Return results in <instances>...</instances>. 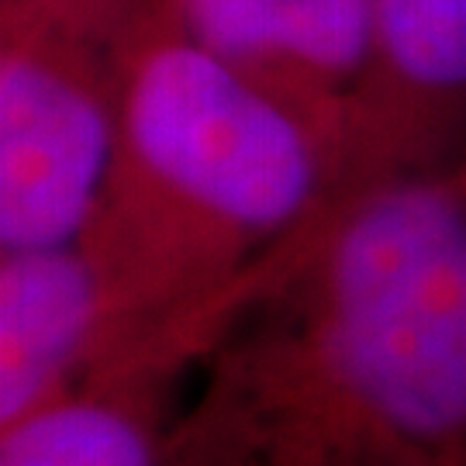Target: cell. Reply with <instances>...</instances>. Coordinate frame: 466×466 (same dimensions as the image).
<instances>
[{
	"mask_svg": "<svg viewBox=\"0 0 466 466\" xmlns=\"http://www.w3.org/2000/svg\"><path fill=\"white\" fill-rule=\"evenodd\" d=\"M463 156H466V152H463Z\"/></svg>",
	"mask_w": 466,
	"mask_h": 466,
	"instance_id": "obj_8",
	"label": "cell"
},
{
	"mask_svg": "<svg viewBox=\"0 0 466 466\" xmlns=\"http://www.w3.org/2000/svg\"><path fill=\"white\" fill-rule=\"evenodd\" d=\"M169 466H466V156L321 204L269 256Z\"/></svg>",
	"mask_w": 466,
	"mask_h": 466,
	"instance_id": "obj_1",
	"label": "cell"
},
{
	"mask_svg": "<svg viewBox=\"0 0 466 466\" xmlns=\"http://www.w3.org/2000/svg\"><path fill=\"white\" fill-rule=\"evenodd\" d=\"M107 339L104 287L80 238L0 249V429L94 373Z\"/></svg>",
	"mask_w": 466,
	"mask_h": 466,
	"instance_id": "obj_7",
	"label": "cell"
},
{
	"mask_svg": "<svg viewBox=\"0 0 466 466\" xmlns=\"http://www.w3.org/2000/svg\"><path fill=\"white\" fill-rule=\"evenodd\" d=\"M149 11L152 0H4L0 249L84 235Z\"/></svg>",
	"mask_w": 466,
	"mask_h": 466,
	"instance_id": "obj_3",
	"label": "cell"
},
{
	"mask_svg": "<svg viewBox=\"0 0 466 466\" xmlns=\"http://www.w3.org/2000/svg\"><path fill=\"white\" fill-rule=\"evenodd\" d=\"M466 152V0H373L329 200Z\"/></svg>",
	"mask_w": 466,
	"mask_h": 466,
	"instance_id": "obj_4",
	"label": "cell"
},
{
	"mask_svg": "<svg viewBox=\"0 0 466 466\" xmlns=\"http://www.w3.org/2000/svg\"><path fill=\"white\" fill-rule=\"evenodd\" d=\"M198 352L177 339L100 363L63 398L0 429V466H169V429Z\"/></svg>",
	"mask_w": 466,
	"mask_h": 466,
	"instance_id": "obj_6",
	"label": "cell"
},
{
	"mask_svg": "<svg viewBox=\"0 0 466 466\" xmlns=\"http://www.w3.org/2000/svg\"><path fill=\"white\" fill-rule=\"evenodd\" d=\"M177 28L342 142L373 46V0H159Z\"/></svg>",
	"mask_w": 466,
	"mask_h": 466,
	"instance_id": "obj_5",
	"label": "cell"
},
{
	"mask_svg": "<svg viewBox=\"0 0 466 466\" xmlns=\"http://www.w3.org/2000/svg\"><path fill=\"white\" fill-rule=\"evenodd\" d=\"M332 180L329 132L198 46L152 0L125 76L115 159L80 235L111 321L100 363L167 332L208 350Z\"/></svg>",
	"mask_w": 466,
	"mask_h": 466,
	"instance_id": "obj_2",
	"label": "cell"
}]
</instances>
